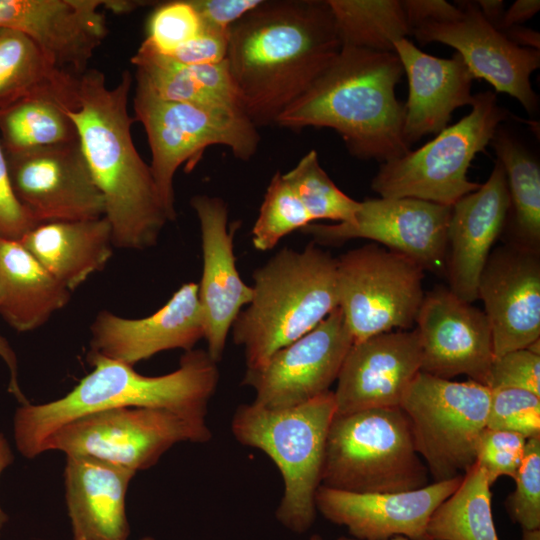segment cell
Masks as SVG:
<instances>
[{
	"label": "cell",
	"instance_id": "1",
	"mask_svg": "<svg viewBox=\"0 0 540 540\" xmlns=\"http://www.w3.org/2000/svg\"><path fill=\"white\" fill-rule=\"evenodd\" d=\"M341 47L327 0H264L229 33L226 62L243 111L257 127L275 125Z\"/></svg>",
	"mask_w": 540,
	"mask_h": 540
},
{
	"label": "cell",
	"instance_id": "2",
	"mask_svg": "<svg viewBox=\"0 0 540 540\" xmlns=\"http://www.w3.org/2000/svg\"><path fill=\"white\" fill-rule=\"evenodd\" d=\"M132 85L129 71L114 87L96 69L78 75L74 103L67 113L105 204L113 244L143 250L157 244L169 221L150 166L138 153L128 111Z\"/></svg>",
	"mask_w": 540,
	"mask_h": 540
},
{
	"label": "cell",
	"instance_id": "3",
	"mask_svg": "<svg viewBox=\"0 0 540 540\" xmlns=\"http://www.w3.org/2000/svg\"><path fill=\"white\" fill-rule=\"evenodd\" d=\"M403 74L395 52L342 46L275 125L296 131L331 128L358 159L384 163L401 157L411 150L403 135L404 104L395 94Z\"/></svg>",
	"mask_w": 540,
	"mask_h": 540
},
{
	"label": "cell",
	"instance_id": "4",
	"mask_svg": "<svg viewBox=\"0 0 540 540\" xmlns=\"http://www.w3.org/2000/svg\"><path fill=\"white\" fill-rule=\"evenodd\" d=\"M91 372L65 396L43 404L21 405L13 419L17 450L28 459L45 452L48 438L64 424L106 409L144 407L206 417L219 371L206 350L192 349L179 367L161 376H144L133 366L88 354Z\"/></svg>",
	"mask_w": 540,
	"mask_h": 540
},
{
	"label": "cell",
	"instance_id": "5",
	"mask_svg": "<svg viewBox=\"0 0 540 540\" xmlns=\"http://www.w3.org/2000/svg\"><path fill=\"white\" fill-rule=\"evenodd\" d=\"M253 296L232 325L247 369L307 334L339 305L337 259L312 241L283 248L253 272Z\"/></svg>",
	"mask_w": 540,
	"mask_h": 540
},
{
	"label": "cell",
	"instance_id": "6",
	"mask_svg": "<svg viewBox=\"0 0 540 540\" xmlns=\"http://www.w3.org/2000/svg\"><path fill=\"white\" fill-rule=\"evenodd\" d=\"M335 413L334 394L328 391L285 409L243 404L232 417L235 439L263 451L279 469L284 492L276 518L292 532L304 533L314 523L315 496L322 481L326 439Z\"/></svg>",
	"mask_w": 540,
	"mask_h": 540
},
{
	"label": "cell",
	"instance_id": "7",
	"mask_svg": "<svg viewBox=\"0 0 540 540\" xmlns=\"http://www.w3.org/2000/svg\"><path fill=\"white\" fill-rule=\"evenodd\" d=\"M400 407L334 416L326 439L321 485L355 493H393L428 485Z\"/></svg>",
	"mask_w": 540,
	"mask_h": 540
},
{
	"label": "cell",
	"instance_id": "8",
	"mask_svg": "<svg viewBox=\"0 0 540 540\" xmlns=\"http://www.w3.org/2000/svg\"><path fill=\"white\" fill-rule=\"evenodd\" d=\"M134 119L144 127L151 150L150 170L169 221L176 219L174 177L213 145L247 161L257 152L258 127L240 107L161 100L136 85Z\"/></svg>",
	"mask_w": 540,
	"mask_h": 540
},
{
	"label": "cell",
	"instance_id": "9",
	"mask_svg": "<svg viewBox=\"0 0 540 540\" xmlns=\"http://www.w3.org/2000/svg\"><path fill=\"white\" fill-rule=\"evenodd\" d=\"M471 111L417 150L382 163L371 188L384 198H414L452 207L481 184L468 168L509 116L494 92L474 95Z\"/></svg>",
	"mask_w": 540,
	"mask_h": 540
},
{
	"label": "cell",
	"instance_id": "10",
	"mask_svg": "<svg viewBox=\"0 0 540 540\" xmlns=\"http://www.w3.org/2000/svg\"><path fill=\"white\" fill-rule=\"evenodd\" d=\"M490 396L491 389L475 381L456 382L422 371L405 391L399 407L433 482L463 476L475 464Z\"/></svg>",
	"mask_w": 540,
	"mask_h": 540
},
{
	"label": "cell",
	"instance_id": "11",
	"mask_svg": "<svg viewBox=\"0 0 540 540\" xmlns=\"http://www.w3.org/2000/svg\"><path fill=\"white\" fill-rule=\"evenodd\" d=\"M205 418L155 408L106 409L61 426L48 438L45 452L91 457L136 473L155 465L176 443L209 441Z\"/></svg>",
	"mask_w": 540,
	"mask_h": 540
},
{
	"label": "cell",
	"instance_id": "12",
	"mask_svg": "<svg viewBox=\"0 0 540 540\" xmlns=\"http://www.w3.org/2000/svg\"><path fill=\"white\" fill-rule=\"evenodd\" d=\"M424 272L411 258L378 244L337 259L338 307L354 343L415 324L425 296Z\"/></svg>",
	"mask_w": 540,
	"mask_h": 540
},
{
	"label": "cell",
	"instance_id": "13",
	"mask_svg": "<svg viewBox=\"0 0 540 540\" xmlns=\"http://www.w3.org/2000/svg\"><path fill=\"white\" fill-rule=\"evenodd\" d=\"M449 206L414 198H374L360 202L353 221L308 224L301 232L316 244L369 239L401 253L430 272L445 270Z\"/></svg>",
	"mask_w": 540,
	"mask_h": 540
},
{
	"label": "cell",
	"instance_id": "14",
	"mask_svg": "<svg viewBox=\"0 0 540 540\" xmlns=\"http://www.w3.org/2000/svg\"><path fill=\"white\" fill-rule=\"evenodd\" d=\"M339 307L315 328L276 351L262 366L246 369L242 384L255 390L253 404L285 409L328 391L353 345Z\"/></svg>",
	"mask_w": 540,
	"mask_h": 540
},
{
	"label": "cell",
	"instance_id": "15",
	"mask_svg": "<svg viewBox=\"0 0 540 540\" xmlns=\"http://www.w3.org/2000/svg\"><path fill=\"white\" fill-rule=\"evenodd\" d=\"M5 154L13 191L38 224L105 215L79 141Z\"/></svg>",
	"mask_w": 540,
	"mask_h": 540
},
{
	"label": "cell",
	"instance_id": "16",
	"mask_svg": "<svg viewBox=\"0 0 540 540\" xmlns=\"http://www.w3.org/2000/svg\"><path fill=\"white\" fill-rule=\"evenodd\" d=\"M462 16L450 22L427 21L412 34L423 43L453 47L474 78L489 82L496 92L517 99L528 113L538 109V96L530 82L540 66L539 50L520 47L482 15L476 2L457 1Z\"/></svg>",
	"mask_w": 540,
	"mask_h": 540
},
{
	"label": "cell",
	"instance_id": "17",
	"mask_svg": "<svg viewBox=\"0 0 540 540\" xmlns=\"http://www.w3.org/2000/svg\"><path fill=\"white\" fill-rule=\"evenodd\" d=\"M415 324L421 346L420 371L448 380L467 375L486 384L495 356L484 311L439 286L425 294Z\"/></svg>",
	"mask_w": 540,
	"mask_h": 540
},
{
	"label": "cell",
	"instance_id": "18",
	"mask_svg": "<svg viewBox=\"0 0 540 540\" xmlns=\"http://www.w3.org/2000/svg\"><path fill=\"white\" fill-rule=\"evenodd\" d=\"M477 299L484 304L495 357L540 340L539 250L519 242L492 250L478 280Z\"/></svg>",
	"mask_w": 540,
	"mask_h": 540
},
{
	"label": "cell",
	"instance_id": "19",
	"mask_svg": "<svg viewBox=\"0 0 540 540\" xmlns=\"http://www.w3.org/2000/svg\"><path fill=\"white\" fill-rule=\"evenodd\" d=\"M102 0H0V28L30 38L59 70L81 75L107 36Z\"/></svg>",
	"mask_w": 540,
	"mask_h": 540
},
{
	"label": "cell",
	"instance_id": "20",
	"mask_svg": "<svg viewBox=\"0 0 540 540\" xmlns=\"http://www.w3.org/2000/svg\"><path fill=\"white\" fill-rule=\"evenodd\" d=\"M200 224L203 269L198 295L205 319L207 352L219 362L226 340L239 312L253 296L252 286L243 282L233 251L235 222L228 229V206L216 196L195 195L190 200Z\"/></svg>",
	"mask_w": 540,
	"mask_h": 540
},
{
	"label": "cell",
	"instance_id": "21",
	"mask_svg": "<svg viewBox=\"0 0 540 540\" xmlns=\"http://www.w3.org/2000/svg\"><path fill=\"white\" fill-rule=\"evenodd\" d=\"M420 368L416 329L384 332L353 343L333 391L335 414L399 407Z\"/></svg>",
	"mask_w": 540,
	"mask_h": 540
},
{
	"label": "cell",
	"instance_id": "22",
	"mask_svg": "<svg viewBox=\"0 0 540 540\" xmlns=\"http://www.w3.org/2000/svg\"><path fill=\"white\" fill-rule=\"evenodd\" d=\"M204 335L198 283L188 282L147 317L129 319L106 310L99 312L91 325L88 354L134 366L162 351H190Z\"/></svg>",
	"mask_w": 540,
	"mask_h": 540
},
{
	"label": "cell",
	"instance_id": "23",
	"mask_svg": "<svg viewBox=\"0 0 540 540\" xmlns=\"http://www.w3.org/2000/svg\"><path fill=\"white\" fill-rule=\"evenodd\" d=\"M462 478L393 493H355L320 485L315 496L316 510L330 522L345 526L358 540H388L395 536L429 540L426 528L431 515L458 488Z\"/></svg>",
	"mask_w": 540,
	"mask_h": 540
},
{
	"label": "cell",
	"instance_id": "24",
	"mask_svg": "<svg viewBox=\"0 0 540 540\" xmlns=\"http://www.w3.org/2000/svg\"><path fill=\"white\" fill-rule=\"evenodd\" d=\"M509 209L506 174L497 159L487 181L451 208L445 263L448 288L468 303L477 300L480 274L504 229Z\"/></svg>",
	"mask_w": 540,
	"mask_h": 540
},
{
	"label": "cell",
	"instance_id": "25",
	"mask_svg": "<svg viewBox=\"0 0 540 540\" xmlns=\"http://www.w3.org/2000/svg\"><path fill=\"white\" fill-rule=\"evenodd\" d=\"M394 52L408 78L403 135L411 146L425 135L444 130L455 109L472 104L474 77L457 52L451 58L435 57L407 38L395 42Z\"/></svg>",
	"mask_w": 540,
	"mask_h": 540
},
{
	"label": "cell",
	"instance_id": "26",
	"mask_svg": "<svg viewBox=\"0 0 540 540\" xmlns=\"http://www.w3.org/2000/svg\"><path fill=\"white\" fill-rule=\"evenodd\" d=\"M135 472L85 456H66L65 499L73 540H127L126 494Z\"/></svg>",
	"mask_w": 540,
	"mask_h": 540
},
{
	"label": "cell",
	"instance_id": "27",
	"mask_svg": "<svg viewBox=\"0 0 540 540\" xmlns=\"http://www.w3.org/2000/svg\"><path fill=\"white\" fill-rule=\"evenodd\" d=\"M70 292L102 270L112 256V229L105 216L35 225L19 241Z\"/></svg>",
	"mask_w": 540,
	"mask_h": 540
},
{
	"label": "cell",
	"instance_id": "28",
	"mask_svg": "<svg viewBox=\"0 0 540 540\" xmlns=\"http://www.w3.org/2000/svg\"><path fill=\"white\" fill-rule=\"evenodd\" d=\"M0 271V315L19 332L42 326L70 300L71 292L19 241L0 238Z\"/></svg>",
	"mask_w": 540,
	"mask_h": 540
},
{
	"label": "cell",
	"instance_id": "29",
	"mask_svg": "<svg viewBox=\"0 0 540 540\" xmlns=\"http://www.w3.org/2000/svg\"><path fill=\"white\" fill-rule=\"evenodd\" d=\"M131 63L136 67V85L161 100L241 108L226 60L185 65L142 42Z\"/></svg>",
	"mask_w": 540,
	"mask_h": 540
},
{
	"label": "cell",
	"instance_id": "30",
	"mask_svg": "<svg viewBox=\"0 0 540 540\" xmlns=\"http://www.w3.org/2000/svg\"><path fill=\"white\" fill-rule=\"evenodd\" d=\"M78 75L23 97L0 111V142L5 153L79 141L67 113L74 103Z\"/></svg>",
	"mask_w": 540,
	"mask_h": 540
},
{
	"label": "cell",
	"instance_id": "31",
	"mask_svg": "<svg viewBox=\"0 0 540 540\" xmlns=\"http://www.w3.org/2000/svg\"><path fill=\"white\" fill-rule=\"evenodd\" d=\"M491 485L475 463L458 488L431 515L429 540H499L491 510Z\"/></svg>",
	"mask_w": 540,
	"mask_h": 540
},
{
	"label": "cell",
	"instance_id": "32",
	"mask_svg": "<svg viewBox=\"0 0 540 540\" xmlns=\"http://www.w3.org/2000/svg\"><path fill=\"white\" fill-rule=\"evenodd\" d=\"M491 145L502 164L508 185L513 226L519 243L539 250L540 165L528 148L498 127Z\"/></svg>",
	"mask_w": 540,
	"mask_h": 540
},
{
	"label": "cell",
	"instance_id": "33",
	"mask_svg": "<svg viewBox=\"0 0 540 540\" xmlns=\"http://www.w3.org/2000/svg\"><path fill=\"white\" fill-rule=\"evenodd\" d=\"M342 46L394 52V44L412 34L402 1L327 0Z\"/></svg>",
	"mask_w": 540,
	"mask_h": 540
},
{
	"label": "cell",
	"instance_id": "34",
	"mask_svg": "<svg viewBox=\"0 0 540 540\" xmlns=\"http://www.w3.org/2000/svg\"><path fill=\"white\" fill-rule=\"evenodd\" d=\"M70 75L56 68L30 38L0 28V111Z\"/></svg>",
	"mask_w": 540,
	"mask_h": 540
},
{
	"label": "cell",
	"instance_id": "35",
	"mask_svg": "<svg viewBox=\"0 0 540 540\" xmlns=\"http://www.w3.org/2000/svg\"><path fill=\"white\" fill-rule=\"evenodd\" d=\"M284 179L301 201L313 222L332 220L336 223L353 221L360 202L341 191L319 162L313 149L286 173Z\"/></svg>",
	"mask_w": 540,
	"mask_h": 540
},
{
	"label": "cell",
	"instance_id": "36",
	"mask_svg": "<svg viewBox=\"0 0 540 540\" xmlns=\"http://www.w3.org/2000/svg\"><path fill=\"white\" fill-rule=\"evenodd\" d=\"M312 222L283 173L277 171L269 182L252 228L253 245L260 251L271 250L283 237Z\"/></svg>",
	"mask_w": 540,
	"mask_h": 540
},
{
	"label": "cell",
	"instance_id": "37",
	"mask_svg": "<svg viewBox=\"0 0 540 540\" xmlns=\"http://www.w3.org/2000/svg\"><path fill=\"white\" fill-rule=\"evenodd\" d=\"M201 29V19L189 0L165 1L151 13L143 42L156 52L169 55Z\"/></svg>",
	"mask_w": 540,
	"mask_h": 540
},
{
	"label": "cell",
	"instance_id": "38",
	"mask_svg": "<svg viewBox=\"0 0 540 540\" xmlns=\"http://www.w3.org/2000/svg\"><path fill=\"white\" fill-rule=\"evenodd\" d=\"M513 479L515 490L504 502L507 514L522 530L540 529V435L527 439Z\"/></svg>",
	"mask_w": 540,
	"mask_h": 540
},
{
	"label": "cell",
	"instance_id": "39",
	"mask_svg": "<svg viewBox=\"0 0 540 540\" xmlns=\"http://www.w3.org/2000/svg\"><path fill=\"white\" fill-rule=\"evenodd\" d=\"M486 427L527 439L540 435V396L519 388L491 389Z\"/></svg>",
	"mask_w": 540,
	"mask_h": 540
},
{
	"label": "cell",
	"instance_id": "40",
	"mask_svg": "<svg viewBox=\"0 0 540 540\" xmlns=\"http://www.w3.org/2000/svg\"><path fill=\"white\" fill-rule=\"evenodd\" d=\"M527 438L509 431L485 428L476 447V462L492 485L499 477L514 478L522 462Z\"/></svg>",
	"mask_w": 540,
	"mask_h": 540
},
{
	"label": "cell",
	"instance_id": "41",
	"mask_svg": "<svg viewBox=\"0 0 540 540\" xmlns=\"http://www.w3.org/2000/svg\"><path fill=\"white\" fill-rule=\"evenodd\" d=\"M485 385L525 389L540 396V354L523 348L494 357Z\"/></svg>",
	"mask_w": 540,
	"mask_h": 540
},
{
	"label": "cell",
	"instance_id": "42",
	"mask_svg": "<svg viewBox=\"0 0 540 540\" xmlns=\"http://www.w3.org/2000/svg\"><path fill=\"white\" fill-rule=\"evenodd\" d=\"M38 223L17 199L0 142V238L20 241Z\"/></svg>",
	"mask_w": 540,
	"mask_h": 540
},
{
	"label": "cell",
	"instance_id": "43",
	"mask_svg": "<svg viewBox=\"0 0 540 540\" xmlns=\"http://www.w3.org/2000/svg\"><path fill=\"white\" fill-rule=\"evenodd\" d=\"M230 31L202 25L194 38L169 55L172 60L185 65L216 64L226 60Z\"/></svg>",
	"mask_w": 540,
	"mask_h": 540
},
{
	"label": "cell",
	"instance_id": "44",
	"mask_svg": "<svg viewBox=\"0 0 540 540\" xmlns=\"http://www.w3.org/2000/svg\"><path fill=\"white\" fill-rule=\"evenodd\" d=\"M202 25L223 31L231 27L264 0H189Z\"/></svg>",
	"mask_w": 540,
	"mask_h": 540
},
{
	"label": "cell",
	"instance_id": "45",
	"mask_svg": "<svg viewBox=\"0 0 540 540\" xmlns=\"http://www.w3.org/2000/svg\"><path fill=\"white\" fill-rule=\"evenodd\" d=\"M402 5L412 30L427 21L450 22L462 16L457 5L444 0H405Z\"/></svg>",
	"mask_w": 540,
	"mask_h": 540
},
{
	"label": "cell",
	"instance_id": "46",
	"mask_svg": "<svg viewBox=\"0 0 540 540\" xmlns=\"http://www.w3.org/2000/svg\"><path fill=\"white\" fill-rule=\"evenodd\" d=\"M539 9V0H517L504 11L497 29L502 32L509 27L523 25V23L532 18Z\"/></svg>",
	"mask_w": 540,
	"mask_h": 540
},
{
	"label": "cell",
	"instance_id": "47",
	"mask_svg": "<svg viewBox=\"0 0 540 540\" xmlns=\"http://www.w3.org/2000/svg\"><path fill=\"white\" fill-rule=\"evenodd\" d=\"M0 358L6 363L9 372L10 380L8 391L11 393L21 405L29 404L30 402L23 394L18 382V364L16 354L8 343L7 339L0 334Z\"/></svg>",
	"mask_w": 540,
	"mask_h": 540
},
{
	"label": "cell",
	"instance_id": "48",
	"mask_svg": "<svg viewBox=\"0 0 540 540\" xmlns=\"http://www.w3.org/2000/svg\"><path fill=\"white\" fill-rule=\"evenodd\" d=\"M502 33L514 44L524 47L539 50L540 35L537 31L524 27L523 25L512 26L502 31Z\"/></svg>",
	"mask_w": 540,
	"mask_h": 540
},
{
	"label": "cell",
	"instance_id": "49",
	"mask_svg": "<svg viewBox=\"0 0 540 540\" xmlns=\"http://www.w3.org/2000/svg\"><path fill=\"white\" fill-rule=\"evenodd\" d=\"M475 2L484 18L497 29L504 13V2L502 0H479Z\"/></svg>",
	"mask_w": 540,
	"mask_h": 540
},
{
	"label": "cell",
	"instance_id": "50",
	"mask_svg": "<svg viewBox=\"0 0 540 540\" xmlns=\"http://www.w3.org/2000/svg\"><path fill=\"white\" fill-rule=\"evenodd\" d=\"M13 460L14 456L8 440L6 439L5 435L0 432V475L9 465L12 464ZM7 521L8 516L0 506V530L4 527Z\"/></svg>",
	"mask_w": 540,
	"mask_h": 540
},
{
	"label": "cell",
	"instance_id": "51",
	"mask_svg": "<svg viewBox=\"0 0 540 540\" xmlns=\"http://www.w3.org/2000/svg\"><path fill=\"white\" fill-rule=\"evenodd\" d=\"M521 540H540V529L522 530Z\"/></svg>",
	"mask_w": 540,
	"mask_h": 540
},
{
	"label": "cell",
	"instance_id": "52",
	"mask_svg": "<svg viewBox=\"0 0 540 540\" xmlns=\"http://www.w3.org/2000/svg\"><path fill=\"white\" fill-rule=\"evenodd\" d=\"M338 540H358V539L342 536V537L338 538ZM388 540H412V539H410L408 537H405V536H395V537H392V538H390Z\"/></svg>",
	"mask_w": 540,
	"mask_h": 540
},
{
	"label": "cell",
	"instance_id": "53",
	"mask_svg": "<svg viewBox=\"0 0 540 540\" xmlns=\"http://www.w3.org/2000/svg\"><path fill=\"white\" fill-rule=\"evenodd\" d=\"M309 540H323V538L318 534H314L310 537Z\"/></svg>",
	"mask_w": 540,
	"mask_h": 540
},
{
	"label": "cell",
	"instance_id": "54",
	"mask_svg": "<svg viewBox=\"0 0 540 540\" xmlns=\"http://www.w3.org/2000/svg\"><path fill=\"white\" fill-rule=\"evenodd\" d=\"M2 295V280H1V271H0V299Z\"/></svg>",
	"mask_w": 540,
	"mask_h": 540
},
{
	"label": "cell",
	"instance_id": "55",
	"mask_svg": "<svg viewBox=\"0 0 540 540\" xmlns=\"http://www.w3.org/2000/svg\"><path fill=\"white\" fill-rule=\"evenodd\" d=\"M141 540H154V539L152 537L146 536V537H143Z\"/></svg>",
	"mask_w": 540,
	"mask_h": 540
}]
</instances>
